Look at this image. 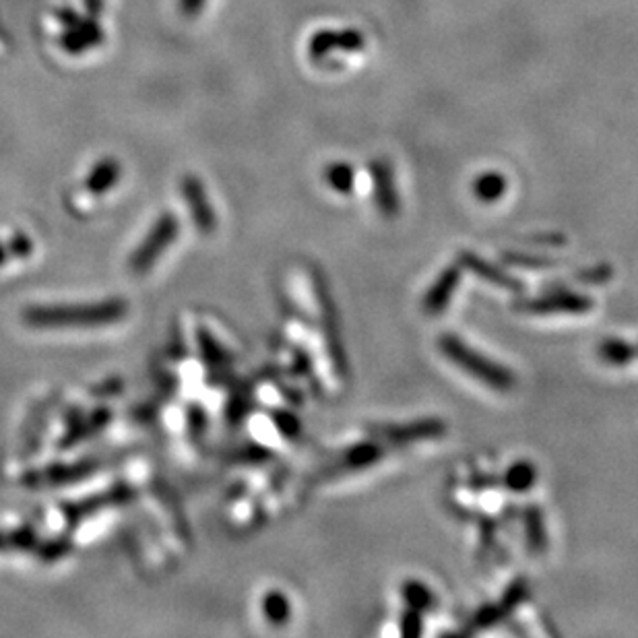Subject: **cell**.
Returning <instances> with one entry per match:
<instances>
[{
	"label": "cell",
	"instance_id": "obj_1",
	"mask_svg": "<svg viewBox=\"0 0 638 638\" xmlns=\"http://www.w3.org/2000/svg\"><path fill=\"white\" fill-rule=\"evenodd\" d=\"M128 313V304L120 298H108L87 304L62 306H33L23 313V323L32 329H96L118 323Z\"/></svg>",
	"mask_w": 638,
	"mask_h": 638
},
{
	"label": "cell",
	"instance_id": "obj_2",
	"mask_svg": "<svg viewBox=\"0 0 638 638\" xmlns=\"http://www.w3.org/2000/svg\"><path fill=\"white\" fill-rule=\"evenodd\" d=\"M440 350L448 355V360H453L456 366L465 370L471 376H475L477 380H482L488 387H494L498 390H506L512 387V374L502 366L494 364V361L485 360L482 353H477L463 343L456 337H440Z\"/></svg>",
	"mask_w": 638,
	"mask_h": 638
},
{
	"label": "cell",
	"instance_id": "obj_3",
	"mask_svg": "<svg viewBox=\"0 0 638 638\" xmlns=\"http://www.w3.org/2000/svg\"><path fill=\"white\" fill-rule=\"evenodd\" d=\"M180 234V221L174 213H162L151 226L149 234L145 236V240L136 246V250L130 255L128 269L135 275L147 273L154 267L159 257L170 249L172 242L176 240Z\"/></svg>",
	"mask_w": 638,
	"mask_h": 638
},
{
	"label": "cell",
	"instance_id": "obj_4",
	"mask_svg": "<svg viewBox=\"0 0 638 638\" xmlns=\"http://www.w3.org/2000/svg\"><path fill=\"white\" fill-rule=\"evenodd\" d=\"M180 186H183V197L186 201L188 213H191L194 226H197L202 236L213 234L217 228V215L211 201H209L205 184H202L201 178L194 176V174H186Z\"/></svg>",
	"mask_w": 638,
	"mask_h": 638
},
{
	"label": "cell",
	"instance_id": "obj_5",
	"mask_svg": "<svg viewBox=\"0 0 638 638\" xmlns=\"http://www.w3.org/2000/svg\"><path fill=\"white\" fill-rule=\"evenodd\" d=\"M101 40H104V32H101L99 21L89 14V17H81L72 25L64 27L61 46L69 54H83L87 50L99 46Z\"/></svg>",
	"mask_w": 638,
	"mask_h": 638
},
{
	"label": "cell",
	"instance_id": "obj_6",
	"mask_svg": "<svg viewBox=\"0 0 638 638\" xmlns=\"http://www.w3.org/2000/svg\"><path fill=\"white\" fill-rule=\"evenodd\" d=\"M130 496H133V490L127 488V485H118V488L106 492V494H98V496L85 498V500H81V502L67 504L64 514H67L69 521H81L83 517H89V514H93V512L108 509V506L127 502Z\"/></svg>",
	"mask_w": 638,
	"mask_h": 638
},
{
	"label": "cell",
	"instance_id": "obj_7",
	"mask_svg": "<svg viewBox=\"0 0 638 638\" xmlns=\"http://www.w3.org/2000/svg\"><path fill=\"white\" fill-rule=\"evenodd\" d=\"M120 176H122V168H120L118 159L104 157V159H99L96 165H93L89 174H87L85 188L91 194H96V197H101V194H106L108 191H110V188L118 184Z\"/></svg>",
	"mask_w": 638,
	"mask_h": 638
},
{
	"label": "cell",
	"instance_id": "obj_8",
	"mask_svg": "<svg viewBox=\"0 0 638 638\" xmlns=\"http://www.w3.org/2000/svg\"><path fill=\"white\" fill-rule=\"evenodd\" d=\"M93 469H98L96 461H83V463H77V465H54L43 471V474L32 477V480H27V483H33V485L69 483V482L83 480V477L89 475Z\"/></svg>",
	"mask_w": 638,
	"mask_h": 638
},
{
	"label": "cell",
	"instance_id": "obj_9",
	"mask_svg": "<svg viewBox=\"0 0 638 638\" xmlns=\"http://www.w3.org/2000/svg\"><path fill=\"white\" fill-rule=\"evenodd\" d=\"M591 302L585 298H578V296H552L548 300H539L531 304L533 310L538 313H585L589 310Z\"/></svg>",
	"mask_w": 638,
	"mask_h": 638
},
{
	"label": "cell",
	"instance_id": "obj_10",
	"mask_svg": "<svg viewBox=\"0 0 638 638\" xmlns=\"http://www.w3.org/2000/svg\"><path fill=\"white\" fill-rule=\"evenodd\" d=\"M456 286V271H446L442 277L434 284V287L430 289V294H427V298L424 300V310L427 313H438V310L445 308V304L451 298L453 289Z\"/></svg>",
	"mask_w": 638,
	"mask_h": 638
},
{
	"label": "cell",
	"instance_id": "obj_11",
	"mask_svg": "<svg viewBox=\"0 0 638 638\" xmlns=\"http://www.w3.org/2000/svg\"><path fill=\"white\" fill-rule=\"evenodd\" d=\"M461 263H463V267H467V269L475 271V275H480V277L485 279V281H492V284L502 286V287H511L512 286V281L509 277H504V275L500 273L498 269H494V267H490L488 263H483L480 257L465 255V257L461 258Z\"/></svg>",
	"mask_w": 638,
	"mask_h": 638
},
{
	"label": "cell",
	"instance_id": "obj_12",
	"mask_svg": "<svg viewBox=\"0 0 638 638\" xmlns=\"http://www.w3.org/2000/svg\"><path fill=\"white\" fill-rule=\"evenodd\" d=\"M263 610H265L267 618H269L273 624H284V622L287 620V615H289V604H287V599H286L284 593L273 591V593H269V596L265 597Z\"/></svg>",
	"mask_w": 638,
	"mask_h": 638
},
{
	"label": "cell",
	"instance_id": "obj_13",
	"mask_svg": "<svg viewBox=\"0 0 638 638\" xmlns=\"http://www.w3.org/2000/svg\"><path fill=\"white\" fill-rule=\"evenodd\" d=\"M199 343H201L202 358H205L207 364H211V366L226 364L228 361L226 353H223V350L220 347V343H217V341L213 339L211 333L205 331V329H199Z\"/></svg>",
	"mask_w": 638,
	"mask_h": 638
},
{
	"label": "cell",
	"instance_id": "obj_14",
	"mask_svg": "<svg viewBox=\"0 0 638 638\" xmlns=\"http://www.w3.org/2000/svg\"><path fill=\"white\" fill-rule=\"evenodd\" d=\"M9 252H11V257L14 258H25L29 257L33 252V242H32V238L25 236V234H14L11 240H9Z\"/></svg>",
	"mask_w": 638,
	"mask_h": 638
},
{
	"label": "cell",
	"instance_id": "obj_15",
	"mask_svg": "<svg viewBox=\"0 0 638 638\" xmlns=\"http://www.w3.org/2000/svg\"><path fill=\"white\" fill-rule=\"evenodd\" d=\"M374 459H379V448L376 446H358L355 451L347 455V461H350V465L353 467L368 465V463H372Z\"/></svg>",
	"mask_w": 638,
	"mask_h": 638
},
{
	"label": "cell",
	"instance_id": "obj_16",
	"mask_svg": "<svg viewBox=\"0 0 638 638\" xmlns=\"http://www.w3.org/2000/svg\"><path fill=\"white\" fill-rule=\"evenodd\" d=\"M533 482V469L527 465H517L514 467L511 474H509V483L512 485V488H517V490H523L527 488L529 483Z\"/></svg>",
	"mask_w": 638,
	"mask_h": 638
},
{
	"label": "cell",
	"instance_id": "obj_17",
	"mask_svg": "<svg viewBox=\"0 0 638 638\" xmlns=\"http://www.w3.org/2000/svg\"><path fill=\"white\" fill-rule=\"evenodd\" d=\"M405 597H408V601H411V605H416V607H427V601H430L427 591L424 589V586H419L416 583L405 586Z\"/></svg>",
	"mask_w": 638,
	"mask_h": 638
},
{
	"label": "cell",
	"instance_id": "obj_18",
	"mask_svg": "<svg viewBox=\"0 0 638 638\" xmlns=\"http://www.w3.org/2000/svg\"><path fill=\"white\" fill-rule=\"evenodd\" d=\"M205 5H207V0H178L180 14H183V17H186V19L199 17L202 9H205Z\"/></svg>",
	"mask_w": 638,
	"mask_h": 638
},
{
	"label": "cell",
	"instance_id": "obj_19",
	"mask_svg": "<svg viewBox=\"0 0 638 638\" xmlns=\"http://www.w3.org/2000/svg\"><path fill=\"white\" fill-rule=\"evenodd\" d=\"M205 422H207V418H205V413H202L201 409V405H192L191 411H188V426H191V430L197 434L205 430Z\"/></svg>",
	"mask_w": 638,
	"mask_h": 638
},
{
	"label": "cell",
	"instance_id": "obj_20",
	"mask_svg": "<svg viewBox=\"0 0 638 638\" xmlns=\"http://www.w3.org/2000/svg\"><path fill=\"white\" fill-rule=\"evenodd\" d=\"M69 549V543L67 541H50L46 548L42 549V558L43 560H56V558H61L64 552Z\"/></svg>",
	"mask_w": 638,
	"mask_h": 638
},
{
	"label": "cell",
	"instance_id": "obj_21",
	"mask_svg": "<svg viewBox=\"0 0 638 638\" xmlns=\"http://www.w3.org/2000/svg\"><path fill=\"white\" fill-rule=\"evenodd\" d=\"M275 422H277L275 426H279V430L286 434H296V430H298V422H296L294 418L286 416V413H277V416H275Z\"/></svg>",
	"mask_w": 638,
	"mask_h": 638
},
{
	"label": "cell",
	"instance_id": "obj_22",
	"mask_svg": "<svg viewBox=\"0 0 638 638\" xmlns=\"http://www.w3.org/2000/svg\"><path fill=\"white\" fill-rule=\"evenodd\" d=\"M85 9L89 11L91 17H99L101 11H104V0H83Z\"/></svg>",
	"mask_w": 638,
	"mask_h": 638
},
{
	"label": "cell",
	"instance_id": "obj_23",
	"mask_svg": "<svg viewBox=\"0 0 638 638\" xmlns=\"http://www.w3.org/2000/svg\"><path fill=\"white\" fill-rule=\"evenodd\" d=\"M11 257V252H9V246H5L3 242H0V267H3L6 260H9Z\"/></svg>",
	"mask_w": 638,
	"mask_h": 638
}]
</instances>
